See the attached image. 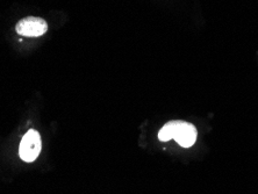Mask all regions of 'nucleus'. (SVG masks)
Wrapping results in <instances>:
<instances>
[{"mask_svg":"<svg viewBox=\"0 0 258 194\" xmlns=\"http://www.w3.org/2000/svg\"><path fill=\"white\" fill-rule=\"evenodd\" d=\"M176 125H177V120L170 121V122L163 125V128L158 133L159 141L168 142V141L172 140L174 136V133H176Z\"/></svg>","mask_w":258,"mask_h":194,"instance_id":"4","label":"nucleus"},{"mask_svg":"<svg viewBox=\"0 0 258 194\" xmlns=\"http://www.w3.org/2000/svg\"><path fill=\"white\" fill-rule=\"evenodd\" d=\"M41 148H42V142H41L40 134L34 129H30L21 140L20 147H19V155L22 161L32 163L39 157Z\"/></svg>","mask_w":258,"mask_h":194,"instance_id":"1","label":"nucleus"},{"mask_svg":"<svg viewBox=\"0 0 258 194\" xmlns=\"http://www.w3.org/2000/svg\"><path fill=\"white\" fill-rule=\"evenodd\" d=\"M15 30L19 35L26 37H39L44 35L48 30L47 21L39 17H26L18 21Z\"/></svg>","mask_w":258,"mask_h":194,"instance_id":"2","label":"nucleus"},{"mask_svg":"<svg viewBox=\"0 0 258 194\" xmlns=\"http://www.w3.org/2000/svg\"><path fill=\"white\" fill-rule=\"evenodd\" d=\"M197 136H198V132L195 125L189 122H185V121L177 120L176 133H174L173 139L179 146L183 148L192 147L196 143Z\"/></svg>","mask_w":258,"mask_h":194,"instance_id":"3","label":"nucleus"}]
</instances>
